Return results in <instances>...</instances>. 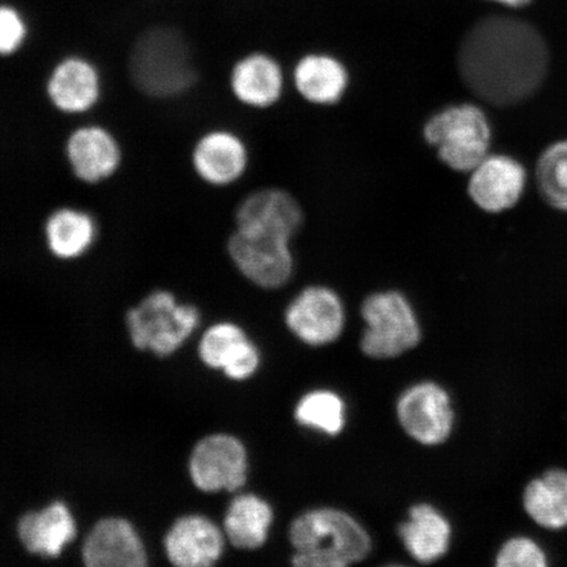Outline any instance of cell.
I'll return each mask as SVG.
<instances>
[{
  "instance_id": "cell-31",
  "label": "cell",
  "mask_w": 567,
  "mask_h": 567,
  "mask_svg": "<svg viewBox=\"0 0 567 567\" xmlns=\"http://www.w3.org/2000/svg\"><path fill=\"white\" fill-rule=\"evenodd\" d=\"M484 2L499 4L507 7V9H523V7H527L534 2V0H484Z\"/></svg>"
},
{
  "instance_id": "cell-12",
  "label": "cell",
  "mask_w": 567,
  "mask_h": 567,
  "mask_svg": "<svg viewBox=\"0 0 567 567\" xmlns=\"http://www.w3.org/2000/svg\"><path fill=\"white\" fill-rule=\"evenodd\" d=\"M396 414L402 429L417 443L442 444L453 427V410L449 393L434 382L411 386L401 395Z\"/></svg>"
},
{
  "instance_id": "cell-10",
  "label": "cell",
  "mask_w": 567,
  "mask_h": 567,
  "mask_svg": "<svg viewBox=\"0 0 567 567\" xmlns=\"http://www.w3.org/2000/svg\"><path fill=\"white\" fill-rule=\"evenodd\" d=\"M190 477L203 492H236L247 477V453L238 439L217 434L203 439L190 457Z\"/></svg>"
},
{
  "instance_id": "cell-13",
  "label": "cell",
  "mask_w": 567,
  "mask_h": 567,
  "mask_svg": "<svg viewBox=\"0 0 567 567\" xmlns=\"http://www.w3.org/2000/svg\"><path fill=\"white\" fill-rule=\"evenodd\" d=\"M248 161L246 142L226 127L203 133L190 151V167L197 179L216 188L229 187L243 179Z\"/></svg>"
},
{
  "instance_id": "cell-1",
  "label": "cell",
  "mask_w": 567,
  "mask_h": 567,
  "mask_svg": "<svg viewBox=\"0 0 567 567\" xmlns=\"http://www.w3.org/2000/svg\"><path fill=\"white\" fill-rule=\"evenodd\" d=\"M457 71L478 101L508 109L529 101L543 87L549 70V49L527 20L488 16L464 34Z\"/></svg>"
},
{
  "instance_id": "cell-3",
  "label": "cell",
  "mask_w": 567,
  "mask_h": 567,
  "mask_svg": "<svg viewBox=\"0 0 567 567\" xmlns=\"http://www.w3.org/2000/svg\"><path fill=\"white\" fill-rule=\"evenodd\" d=\"M299 567H347L363 561L371 551L367 530L349 514L336 508L310 509L289 530Z\"/></svg>"
},
{
  "instance_id": "cell-30",
  "label": "cell",
  "mask_w": 567,
  "mask_h": 567,
  "mask_svg": "<svg viewBox=\"0 0 567 567\" xmlns=\"http://www.w3.org/2000/svg\"><path fill=\"white\" fill-rule=\"evenodd\" d=\"M260 364V354L250 340L239 350L228 365L224 368V372L231 380L243 381L250 379L258 371Z\"/></svg>"
},
{
  "instance_id": "cell-5",
  "label": "cell",
  "mask_w": 567,
  "mask_h": 567,
  "mask_svg": "<svg viewBox=\"0 0 567 567\" xmlns=\"http://www.w3.org/2000/svg\"><path fill=\"white\" fill-rule=\"evenodd\" d=\"M131 338L140 350L166 357L193 334L200 315L193 305L179 303L168 290H154L126 316Z\"/></svg>"
},
{
  "instance_id": "cell-2",
  "label": "cell",
  "mask_w": 567,
  "mask_h": 567,
  "mask_svg": "<svg viewBox=\"0 0 567 567\" xmlns=\"http://www.w3.org/2000/svg\"><path fill=\"white\" fill-rule=\"evenodd\" d=\"M127 73L140 94L154 101L187 95L198 81L189 42L168 25H155L138 35L127 59Z\"/></svg>"
},
{
  "instance_id": "cell-16",
  "label": "cell",
  "mask_w": 567,
  "mask_h": 567,
  "mask_svg": "<svg viewBox=\"0 0 567 567\" xmlns=\"http://www.w3.org/2000/svg\"><path fill=\"white\" fill-rule=\"evenodd\" d=\"M99 223L94 213L61 205L49 212L42 224V240L49 254L62 261H73L87 255L99 240Z\"/></svg>"
},
{
  "instance_id": "cell-7",
  "label": "cell",
  "mask_w": 567,
  "mask_h": 567,
  "mask_svg": "<svg viewBox=\"0 0 567 567\" xmlns=\"http://www.w3.org/2000/svg\"><path fill=\"white\" fill-rule=\"evenodd\" d=\"M292 240L275 230L234 228L226 250L248 281L265 289H278L292 278Z\"/></svg>"
},
{
  "instance_id": "cell-19",
  "label": "cell",
  "mask_w": 567,
  "mask_h": 567,
  "mask_svg": "<svg viewBox=\"0 0 567 567\" xmlns=\"http://www.w3.org/2000/svg\"><path fill=\"white\" fill-rule=\"evenodd\" d=\"M165 548L169 561L179 567L215 565L224 550V535L200 515L184 516L168 530Z\"/></svg>"
},
{
  "instance_id": "cell-26",
  "label": "cell",
  "mask_w": 567,
  "mask_h": 567,
  "mask_svg": "<svg viewBox=\"0 0 567 567\" xmlns=\"http://www.w3.org/2000/svg\"><path fill=\"white\" fill-rule=\"evenodd\" d=\"M538 190L550 207L567 212V141L557 142L537 162Z\"/></svg>"
},
{
  "instance_id": "cell-9",
  "label": "cell",
  "mask_w": 567,
  "mask_h": 567,
  "mask_svg": "<svg viewBox=\"0 0 567 567\" xmlns=\"http://www.w3.org/2000/svg\"><path fill=\"white\" fill-rule=\"evenodd\" d=\"M63 154L78 182L99 186L115 177L123 166V146L115 133L102 124L87 123L68 134Z\"/></svg>"
},
{
  "instance_id": "cell-27",
  "label": "cell",
  "mask_w": 567,
  "mask_h": 567,
  "mask_svg": "<svg viewBox=\"0 0 567 567\" xmlns=\"http://www.w3.org/2000/svg\"><path fill=\"white\" fill-rule=\"evenodd\" d=\"M248 342L243 329L233 323H218L205 332L200 343V358L213 370H223Z\"/></svg>"
},
{
  "instance_id": "cell-15",
  "label": "cell",
  "mask_w": 567,
  "mask_h": 567,
  "mask_svg": "<svg viewBox=\"0 0 567 567\" xmlns=\"http://www.w3.org/2000/svg\"><path fill=\"white\" fill-rule=\"evenodd\" d=\"M230 91L237 101L254 110L271 109L280 102L286 87L281 63L267 52H250L234 62Z\"/></svg>"
},
{
  "instance_id": "cell-22",
  "label": "cell",
  "mask_w": 567,
  "mask_h": 567,
  "mask_svg": "<svg viewBox=\"0 0 567 567\" xmlns=\"http://www.w3.org/2000/svg\"><path fill=\"white\" fill-rule=\"evenodd\" d=\"M449 520L430 505L411 507L409 519L401 524L400 537L410 553L421 564H432L441 559L451 543Z\"/></svg>"
},
{
  "instance_id": "cell-28",
  "label": "cell",
  "mask_w": 567,
  "mask_h": 567,
  "mask_svg": "<svg viewBox=\"0 0 567 567\" xmlns=\"http://www.w3.org/2000/svg\"><path fill=\"white\" fill-rule=\"evenodd\" d=\"M31 38V25L23 10L0 2V59H12L24 51Z\"/></svg>"
},
{
  "instance_id": "cell-23",
  "label": "cell",
  "mask_w": 567,
  "mask_h": 567,
  "mask_svg": "<svg viewBox=\"0 0 567 567\" xmlns=\"http://www.w3.org/2000/svg\"><path fill=\"white\" fill-rule=\"evenodd\" d=\"M274 512L266 501L244 494L230 503L224 529L234 547L254 550L266 544Z\"/></svg>"
},
{
  "instance_id": "cell-24",
  "label": "cell",
  "mask_w": 567,
  "mask_h": 567,
  "mask_svg": "<svg viewBox=\"0 0 567 567\" xmlns=\"http://www.w3.org/2000/svg\"><path fill=\"white\" fill-rule=\"evenodd\" d=\"M524 508L544 528L567 526V472L553 470L532 481L524 492Z\"/></svg>"
},
{
  "instance_id": "cell-4",
  "label": "cell",
  "mask_w": 567,
  "mask_h": 567,
  "mask_svg": "<svg viewBox=\"0 0 567 567\" xmlns=\"http://www.w3.org/2000/svg\"><path fill=\"white\" fill-rule=\"evenodd\" d=\"M423 138L453 172L471 173L491 154L492 126L486 113L473 103L444 106L423 124Z\"/></svg>"
},
{
  "instance_id": "cell-11",
  "label": "cell",
  "mask_w": 567,
  "mask_h": 567,
  "mask_svg": "<svg viewBox=\"0 0 567 567\" xmlns=\"http://www.w3.org/2000/svg\"><path fill=\"white\" fill-rule=\"evenodd\" d=\"M344 321L342 300L334 290L323 286L301 290L286 313L290 331L303 343L316 347L336 342L342 334Z\"/></svg>"
},
{
  "instance_id": "cell-17",
  "label": "cell",
  "mask_w": 567,
  "mask_h": 567,
  "mask_svg": "<svg viewBox=\"0 0 567 567\" xmlns=\"http://www.w3.org/2000/svg\"><path fill=\"white\" fill-rule=\"evenodd\" d=\"M303 210L297 198L281 188H260L238 204L237 229H269L295 238L303 225Z\"/></svg>"
},
{
  "instance_id": "cell-14",
  "label": "cell",
  "mask_w": 567,
  "mask_h": 567,
  "mask_svg": "<svg viewBox=\"0 0 567 567\" xmlns=\"http://www.w3.org/2000/svg\"><path fill=\"white\" fill-rule=\"evenodd\" d=\"M467 194L481 210L501 213L515 207L526 187V169L506 155H492L470 173Z\"/></svg>"
},
{
  "instance_id": "cell-20",
  "label": "cell",
  "mask_w": 567,
  "mask_h": 567,
  "mask_svg": "<svg viewBox=\"0 0 567 567\" xmlns=\"http://www.w3.org/2000/svg\"><path fill=\"white\" fill-rule=\"evenodd\" d=\"M83 561L91 567H141L146 565V551L130 523L111 517L91 530Z\"/></svg>"
},
{
  "instance_id": "cell-21",
  "label": "cell",
  "mask_w": 567,
  "mask_h": 567,
  "mask_svg": "<svg viewBox=\"0 0 567 567\" xmlns=\"http://www.w3.org/2000/svg\"><path fill=\"white\" fill-rule=\"evenodd\" d=\"M18 529L24 547L45 557L60 556L76 535L74 517L63 503H53L41 512L27 514Z\"/></svg>"
},
{
  "instance_id": "cell-18",
  "label": "cell",
  "mask_w": 567,
  "mask_h": 567,
  "mask_svg": "<svg viewBox=\"0 0 567 567\" xmlns=\"http://www.w3.org/2000/svg\"><path fill=\"white\" fill-rule=\"evenodd\" d=\"M293 84L305 102L322 106L337 105L350 87V71L336 54L308 52L296 62Z\"/></svg>"
},
{
  "instance_id": "cell-8",
  "label": "cell",
  "mask_w": 567,
  "mask_h": 567,
  "mask_svg": "<svg viewBox=\"0 0 567 567\" xmlns=\"http://www.w3.org/2000/svg\"><path fill=\"white\" fill-rule=\"evenodd\" d=\"M104 82L101 69L90 56L71 53L54 62L45 80V96L63 116L89 115L101 104Z\"/></svg>"
},
{
  "instance_id": "cell-29",
  "label": "cell",
  "mask_w": 567,
  "mask_h": 567,
  "mask_svg": "<svg viewBox=\"0 0 567 567\" xmlns=\"http://www.w3.org/2000/svg\"><path fill=\"white\" fill-rule=\"evenodd\" d=\"M496 565L499 567H544L547 565L544 551L527 537H515L503 545Z\"/></svg>"
},
{
  "instance_id": "cell-25",
  "label": "cell",
  "mask_w": 567,
  "mask_h": 567,
  "mask_svg": "<svg viewBox=\"0 0 567 567\" xmlns=\"http://www.w3.org/2000/svg\"><path fill=\"white\" fill-rule=\"evenodd\" d=\"M295 416L303 427L337 436L346 425V405L337 393L330 390H316L299 402Z\"/></svg>"
},
{
  "instance_id": "cell-6",
  "label": "cell",
  "mask_w": 567,
  "mask_h": 567,
  "mask_svg": "<svg viewBox=\"0 0 567 567\" xmlns=\"http://www.w3.org/2000/svg\"><path fill=\"white\" fill-rule=\"evenodd\" d=\"M361 316L367 324L361 350L367 357L393 359L420 343V322L408 297L399 290L368 296Z\"/></svg>"
}]
</instances>
